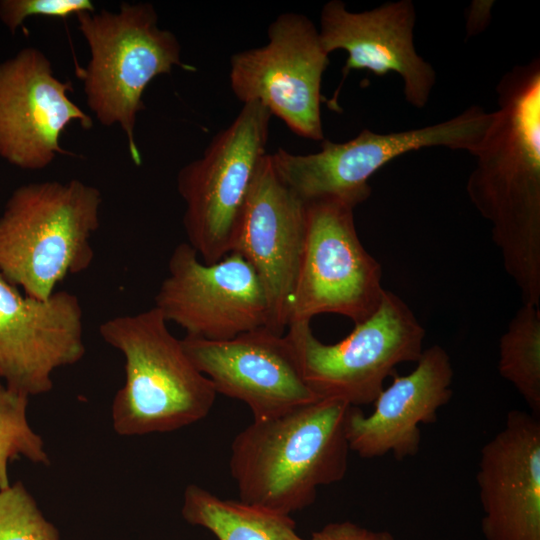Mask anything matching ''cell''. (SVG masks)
<instances>
[{
  "label": "cell",
  "instance_id": "23",
  "mask_svg": "<svg viewBox=\"0 0 540 540\" xmlns=\"http://www.w3.org/2000/svg\"><path fill=\"white\" fill-rule=\"evenodd\" d=\"M81 12H95L90 0H3L0 19L14 32L30 16L67 18Z\"/></svg>",
  "mask_w": 540,
  "mask_h": 540
},
{
  "label": "cell",
  "instance_id": "12",
  "mask_svg": "<svg viewBox=\"0 0 540 540\" xmlns=\"http://www.w3.org/2000/svg\"><path fill=\"white\" fill-rule=\"evenodd\" d=\"M83 310L77 295H25L0 274V381L28 397L53 388V373L85 355Z\"/></svg>",
  "mask_w": 540,
  "mask_h": 540
},
{
  "label": "cell",
  "instance_id": "10",
  "mask_svg": "<svg viewBox=\"0 0 540 540\" xmlns=\"http://www.w3.org/2000/svg\"><path fill=\"white\" fill-rule=\"evenodd\" d=\"M268 42L233 54L230 87L243 104L258 102L300 137L323 141L321 83L329 65L319 31L305 15L286 12L268 27Z\"/></svg>",
  "mask_w": 540,
  "mask_h": 540
},
{
  "label": "cell",
  "instance_id": "8",
  "mask_svg": "<svg viewBox=\"0 0 540 540\" xmlns=\"http://www.w3.org/2000/svg\"><path fill=\"white\" fill-rule=\"evenodd\" d=\"M271 113L258 102L243 104L203 155L181 168L177 190L185 202L187 243L206 264L234 248L240 219L266 153Z\"/></svg>",
  "mask_w": 540,
  "mask_h": 540
},
{
  "label": "cell",
  "instance_id": "17",
  "mask_svg": "<svg viewBox=\"0 0 540 540\" xmlns=\"http://www.w3.org/2000/svg\"><path fill=\"white\" fill-rule=\"evenodd\" d=\"M476 481L485 540H540V421L520 410L481 449Z\"/></svg>",
  "mask_w": 540,
  "mask_h": 540
},
{
  "label": "cell",
  "instance_id": "13",
  "mask_svg": "<svg viewBox=\"0 0 540 540\" xmlns=\"http://www.w3.org/2000/svg\"><path fill=\"white\" fill-rule=\"evenodd\" d=\"M181 342L217 394L245 403L255 420L319 399L305 382L286 334L263 326L227 340L185 336Z\"/></svg>",
  "mask_w": 540,
  "mask_h": 540
},
{
  "label": "cell",
  "instance_id": "2",
  "mask_svg": "<svg viewBox=\"0 0 540 540\" xmlns=\"http://www.w3.org/2000/svg\"><path fill=\"white\" fill-rule=\"evenodd\" d=\"M350 407L318 399L253 419L231 444L229 468L239 500L290 515L312 505L319 487L341 481L348 468Z\"/></svg>",
  "mask_w": 540,
  "mask_h": 540
},
{
  "label": "cell",
  "instance_id": "5",
  "mask_svg": "<svg viewBox=\"0 0 540 540\" xmlns=\"http://www.w3.org/2000/svg\"><path fill=\"white\" fill-rule=\"evenodd\" d=\"M76 17L90 50L89 62L78 74L87 104L102 125L120 126L133 162L140 165L134 131L145 88L174 66L195 68L182 62L178 39L159 27L150 3L124 2L118 12H81Z\"/></svg>",
  "mask_w": 540,
  "mask_h": 540
},
{
  "label": "cell",
  "instance_id": "25",
  "mask_svg": "<svg viewBox=\"0 0 540 540\" xmlns=\"http://www.w3.org/2000/svg\"><path fill=\"white\" fill-rule=\"evenodd\" d=\"M478 4L474 1L470 6L467 31L468 34H476L481 32L489 22L490 19V8L492 4H488V1H477Z\"/></svg>",
  "mask_w": 540,
  "mask_h": 540
},
{
  "label": "cell",
  "instance_id": "15",
  "mask_svg": "<svg viewBox=\"0 0 540 540\" xmlns=\"http://www.w3.org/2000/svg\"><path fill=\"white\" fill-rule=\"evenodd\" d=\"M306 235V204L277 175L270 154L262 159L238 226L234 248L253 267L268 304L267 328H288Z\"/></svg>",
  "mask_w": 540,
  "mask_h": 540
},
{
  "label": "cell",
  "instance_id": "3",
  "mask_svg": "<svg viewBox=\"0 0 540 540\" xmlns=\"http://www.w3.org/2000/svg\"><path fill=\"white\" fill-rule=\"evenodd\" d=\"M99 334L125 360V381L112 403L117 434L176 431L209 414L217 392L156 307L109 318Z\"/></svg>",
  "mask_w": 540,
  "mask_h": 540
},
{
  "label": "cell",
  "instance_id": "21",
  "mask_svg": "<svg viewBox=\"0 0 540 540\" xmlns=\"http://www.w3.org/2000/svg\"><path fill=\"white\" fill-rule=\"evenodd\" d=\"M28 402V396L7 388L0 381V490L11 484L10 461L24 457L34 464H50L42 437L29 424Z\"/></svg>",
  "mask_w": 540,
  "mask_h": 540
},
{
  "label": "cell",
  "instance_id": "24",
  "mask_svg": "<svg viewBox=\"0 0 540 540\" xmlns=\"http://www.w3.org/2000/svg\"><path fill=\"white\" fill-rule=\"evenodd\" d=\"M310 540H395L387 531H373L350 521L332 522L315 531Z\"/></svg>",
  "mask_w": 540,
  "mask_h": 540
},
{
  "label": "cell",
  "instance_id": "20",
  "mask_svg": "<svg viewBox=\"0 0 540 540\" xmlns=\"http://www.w3.org/2000/svg\"><path fill=\"white\" fill-rule=\"evenodd\" d=\"M498 370L540 415V306L522 303L499 343Z\"/></svg>",
  "mask_w": 540,
  "mask_h": 540
},
{
  "label": "cell",
  "instance_id": "19",
  "mask_svg": "<svg viewBox=\"0 0 540 540\" xmlns=\"http://www.w3.org/2000/svg\"><path fill=\"white\" fill-rule=\"evenodd\" d=\"M181 514L189 524L209 530L218 540H306L296 532L290 515L221 499L195 484L184 491Z\"/></svg>",
  "mask_w": 540,
  "mask_h": 540
},
{
  "label": "cell",
  "instance_id": "16",
  "mask_svg": "<svg viewBox=\"0 0 540 540\" xmlns=\"http://www.w3.org/2000/svg\"><path fill=\"white\" fill-rule=\"evenodd\" d=\"M416 11L411 0L384 3L374 9L351 12L340 0L327 2L320 15L319 36L327 54L344 50L348 57L342 81L352 70H368L377 76L400 75L406 101L422 109L436 83L434 68L418 55L413 30Z\"/></svg>",
  "mask_w": 540,
  "mask_h": 540
},
{
  "label": "cell",
  "instance_id": "22",
  "mask_svg": "<svg viewBox=\"0 0 540 540\" xmlns=\"http://www.w3.org/2000/svg\"><path fill=\"white\" fill-rule=\"evenodd\" d=\"M0 540H60L20 481L0 490Z\"/></svg>",
  "mask_w": 540,
  "mask_h": 540
},
{
  "label": "cell",
  "instance_id": "9",
  "mask_svg": "<svg viewBox=\"0 0 540 540\" xmlns=\"http://www.w3.org/2000/svg\"><path fill=\"white\" fill-rule=\"evenodd\" d=\"M305 204V244L289 324L323 313L359 324L382 301L381 266L358 237L352 206L332 198Z\"/></svg>",
  "mask_w": 540,
  "mask_h": 540
},
{
  "label": "cell",
  "instance_id": "1",
  "mask_svg": "<svg viewBox=\"0 0 540 540\" xmlns=\"http://www.w3.org/2000/svg\"><path fill=\"white\" fill-rule=\"evenodd\" d=\"M494 111L466 191L522 303L540 306V60L513 67L496 86Z\"/></svg>",
  "mask_w": 540,
  "mask_h": 540
},
{
  "label": "cell",
  "instance_id": "18",
  "mask_svg": "<svg viewBox=\"0 0 540 540\" xmlns=\"http://www.w3.org/2000/svg\"><path fill=\"white\" fill-rule=\"evenodd\" d=\"M416 368L393 381L374 400L366 415L351 406L346 432L351 451L371 459L391 453L397 460L415 456L421 441L420 424L437 421L438 410L452 397L453 368L446 350L424 349Z\"/></svg>",
  "mask_w": 540,
  "mask_h": 540
},
{
  "label": "cell",
  "instance_id": "14",
  "mask_svg": "<svg viewBox=\"0 0 540 540\" xmlns=\"http://www.w3.org/2000/svg\"><path fill=\"white\" fill-rule=\"evenodd\" d=\"M72 85L53 72L36 48H25L0 64V156L22 169L47 167L58 154L61 134L74 120L92 119L69 97Z\"/></svg>",
  "mask_w": 540,
  "mask_h": 540
},
{
  "label": "cell",
  "instance_id": "11",
  "mask_svg": "<svg viewBox=\"0 0 540 540\" xmlns=\"http://www.w3.org/2000/svg\"><path fill=\"white\" fill-rule=\"evenodd\" d=\"M165 320L186 335L211 341L267 326L268 304L253 267L237 252L204 263L187 243L178 244L155 296Z\"/></svg>",
  "mask_w": 540,
  "mask_h": 540
},
{
  "label": "cell",
  "instance_id": "7",
  "mask_svg": "<svg viewBox=\"0 0 540 540\" xmlns=\"http://www.w3.org/2000/svg\"><path fill=\"white\" fill-rule=\"evenodd\" d=\"M493 112L471 106L448 120L392 133L362 130L355 138L298 155L279 148L270 159L279 178L305 203L332 198L355 208L371 194L370 177L410 151L442 146L474 155L492 123Z\"/></svg>",
  "mask_w": 540,
  "mask_h": 540
},
{
  "label": "cell",
  "instance_id": "4",
  "mask_svg": "<svg viewBox=\"0 0 540 540\" xmlns=\"http://www.w3.org/2000/svg\"><path fill=\"white\" fill-rule=\"evenodd\" d=\"M101 204L100 190L76 179L17 188L0 216V274L25 295L48 299L92 265Z\"/></svg>",
  "mask_w": 540,
  "mask_h": 540
},
{
  "label": "cell",
  "instance_id": "6",
  "mask_svg": "<svg viewBox=\"0 0 540 540\" xmlns=\"http://www.w3.org/2000/svg\"><path fill=\"white\" fill-rule=\"evenodd\" d=\"M286 335L319 399L360 407L374 402L397 365L419 360L425 329L399 296L385 290L377 310L339 342L318 340L310 321L290 323Z\"/></svg>",
  "mask_w": 540,
  "mask_h": 540
}]
</instances>
